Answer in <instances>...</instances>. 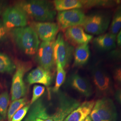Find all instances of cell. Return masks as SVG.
I'll list each match as a JSON object with an SVG mask.
<instances>
[{"label": "cell", "instance_id": "cell-4", "mask_svg": "<svg viewBox=\"0 0 121 121\" xmlns=\"http://www.w3.org/2000/svg\"><path fill=\"white\" fill-rule=\"evenodd\" d=\"M92 78L95 87L96 95L101 98L108 97L113 94L112 79L107 71L99 65H96L92 69Z\"/></svg>", "mask_w": 121, "mask_h": 121}, {"label": "cell", "instance_id": "cell-37", "mask_svg": "<svg viewBox=\"0 0 121 121\" xmlns=\"http://www.w3.org/2000/svg\"><path fill=\"white\" fill-rule=\"evenodd\" d=\"M84 121H92V119H91L90 116H88V117H86V119H85V120Z\"/></svg>", "mask_w": 121, "mask_h": 121}, {"label": "cell", "instance_id": "cell-22", "mask_svg": "<svg viewBox=\"0 0 121 121\" xmlns=\"http://www.w3.org/2000/svg\"><path fill=\"white\" fill-rule=\"evenodd\" d=\"M16 65L6 54L0 52V73L11 74L16 70Z\"/></svg>", "mask_w": 121, "mask_h": 121}, {"label": "cell", "instance_id": "cell-20", "mask_svg": "<svg viewBox=\"0 0 121 121\" xmlns=\"http://www.w3.org/2000/svg\"><path fill=\"white\" fill-rule=\"evenodd\" d=\"M53 4L55 9L59 12L83 8L82 0H55Z\"/></svg>", "mask_w": 121, "mask_h": 121}, {"label": "cell", "instance_id": "cell-29", "mask_svg": "<svg viewBox=\"0 0 121 121\" xmlns=\"http://www.w3.org/2000/svg\"><path fill=\"white\" fill-rule=\"evenodd\" d=\"M108 58L113 61L121 63V48H115L108 54Z\"/></svg>", "mask_w": 121, "mask_h": 121}, {"label": "cell", "instance_id": "cell-15", "mask_svg": "<svg viewBox=\"0 0 121 121\" xmlns=\"http://www.w3.org/2000/svg\"><path fill=\"white\" fill-rule=\"evenodd\" d=\"M116 37L109 32L99 35L93 39V46L99 52L111 51L116 47Z\"/></svg>", "mask_w": 121, "mask_h": 121}, {"label": "cell", "instance_id": "cell-32", "mask_svg": "<svg viewBox=\"0 0 121 121\" xmlns=\"http://www.w3.org/2000/svg\"><path fill=\"white\" fill-rule=\"evenodd\" d=\"M36 121H53V120L50 118V115L47 112L41 116L37 117L36 118Z\"/></svg>", "mask_w": 121, "mask_h": 121}, {"label": "cell", "instance_id": "cell-16", "mask_svg": "<svg viewBox=\"0 0 121 121\" xmlns=\"http://www.w3.org/2000/svg\"><path fill=\"white\" fill-rule=\"evenodd\" d=\"M68 84L73 89L86 97L92 94V89L90 83L85 78L78 73H73L69 77Z\"/></svg>", "mask_w": 121, "mask_h": 121}, {"label": "cell", "instance_id": "cell-7", "mask_svg": "<svg viewBox=\"0 0 121 121\" xmlns=\"http://www.w3.org/2000/svg\"><path fill=\"white\" fill-rule=\"evenodd\" d=\"M58 104L55 112L50 115L53 121H64L81 104L79 101L62 91L57 92Z\"/></svg>", "mask_w": 121, "mask_h": 121}, {"label": "cell", "instance_id": "cell-3", "mask_svg": "<svg viewBox=\"0 0 121 121\" xmlns=\"http://www.w3.org/2000/svg\"><path fill=\"white\" fill-rule=\"evenodd\" d=\"M111 18L110 13L104 11H96L86 16L82 26L86 33L102 35L108 29Z\"/></svg>", "mask_w": 121, "mask_h": 121}, {"label": "cell", "instance_id": "cell-24", "mask_svg": "<svg viewBox=\"0 0 121 121\" xmlns=\"http://www.w3.org/2000/svg\"><path fill=\"white\" fill-rule=\"evenodd\" d=\"M28 104V101L26 97H23L12 101L7 111V121H11L14 114L18 110L23 108Z\"/></svg>", "mask_w": 121, "mask_h": 121}, {"label": "cell", "instance_id": "cell-28", "mask_svg": "<svg viewBox=\"0 0 121 121\" xmlns=\"http://www.w3.org/2000/svg\"><path fill=\"white\" fill-rule=\"evenodd\" d=\"M30 103L26 106L18 110L13 116L11 121H22L26 116L29 109L30 108Z\"/></svg>", "mask_w": 121, "mask_h": 121}, {"label": "cell", "instance_id": "cell-6", "mask_svg": "<svg viewBox=\"0 0 121 121\" xmlns=\"http://www.w3.org/2000/svg\"><path fill=\"white\" fill-rule=\"evenodd\" d=\"M74 51V47L68 43L62 33H59L54 42L53 53L55 62L60 63L64 68L69 65Z\"/></svg>", "mask_w": 121, "mask_h": 121}, {"label": "cell", "instance_id": "cell-26", "mask_svg": "<svg viewBox=\"0 0 121 121\" xmlns=\"http://www.w3.org/2000/svg\"><path fill=\"white\" fill-rule=\"evenodd\" d=\"M9 103V95L7 91L0 94V115L4 120L7 117Z\"/></svg>", "mask_w": 121, "mask_h": 121}, {"label": "cell", "instance_id": "cell-25", "mask_svg": "<svg viewBox=\"0 0 121 121\" xmlns=\"http://www.w3.org/2000/svg\"><path fill=\"white\" fill-rule=\"evenodd\" d=\"M56 82L54 87L52 88V91L54 92L57 93L59 90L61 86L65 82L66 78V71L64 68L59 62H56Z\"/></svg>", "mask_w": 121, "mask_h": 121}, {"label": "cell", "instance_id": "cell-2", "mask_svg": "<svg viewBox=\"0 0 121 121\" xmlns=\"http://www.w3.org/2000/svg\"><path fill=\"white\" fill-rule=\"evenodd\" d=\"M17 46L26 55L33 56L36 53L39 46V37L30 26L17 28L10 31Z\"/></svg>", "mask_w": 121, "mask_h": 121}, {"label": "cell", "instance_id": "cell-13", "mask_svg": "<svg viewBox=\"0 0 121 121\" xmlns=\"http://www.w3.org/2000/svg\"><path fill=\"white\" fill-rule=\"evenodd\" d=\"M64 36L65 40L73 47L88 44L93 38V36L86 33L81 26H74L66 29Z\"/></svg>", "mask_w": 121, "mask_h": 121}, {"label": "cell", "instance_id": "cell-19", "mask_svg": "<svg viewBox=\"0 0 121 121\" xmlns=\"http://www.w3.org/2000/svg\"><path fill=\"white\" fill-rule=\"evenodd\" d=\"M47 112H48L47 109L43 100L39 99L30 105L27 115L23 121H36L37 117L41 116Z\"/></svg>", "mask_w": 121, "mask_h": 121}, {"label": "cell", "instance_id": "cell-12", "mask_svg": "<svg viewBox=\"0 0 121 121\" xmlns=\"http://www.w3.org/2000/svg\"><path fill=\"white\" fill-rule=\"evenodd\" d=\"M93 109L103 121H116V107L113 101L109 97H103L97 100Z\"/></svg>", "mask_w": 121, "mask_h": 121}, {"label": "cell", "instance_id": "cell-36", "mask_svg": "<svg viewBox=\"0 0 121 121\" xmlns=\"http://www.w3.org/2000/svg\"><path fill=\"white\" fill-rule=\"evenodd\" d=\"M4 2L2 1H0V15L3 13L4 11Z\"/></svg>", "mask_w": 121, "mask_h": 121}, {"label": "cell", "instance_id": "cell-11", "mask_svg": "<svg viewBox=\"0 0 121 121\" xmlns=\"http://www.w3.org/2000/svg\"><path fill=\"white\" fill-rule=\"evenodd\" d=\"M31 27L43 42L54 41L59 30L57 23L52 22H33Z\"/></svg>", "mask_w": 121, "mask_h": 121}, {"label": "cell", "instance_id": "cell-9", "mask_svg": "<svg viewBox=\"0 0 121 121\" xmlns=\"http://www.w3.org/2000/svg\"><path fill=\"white\" fill-rule=\"evenodd\" d=\"M86 15L80 9H73L59 12L56 17L59 29L65 30L74 26H81L84 22Z\"/></svg>", "mask_w": 121, "mask_h": 121}, {"label": "cell", "instance_id": "cell-17", "mask_svg": "<svg viewBox=\"0 0 121 121\" xmlns=\"http://www.w3.org/2000/svg\"><path fill=\"white\" fill-rule=\"evenodd\" d=\"M94 100L85 101L71 112L64 121H84L94 108Z\"/></svg>", "mask_w": 121, "mask_h": 121}, {"label": "cell", "instance_id": "cell-34", "mask_svg": "<svg viewBox=\"0 0 121 121\" xmlns=\"http://www.w3.org/2000/svg\"><path fill=\"white\" fill-rule=\"evenodd\" d=\"M115 97L121 104V89H118L115 93Z\"/></svg>", "mask_w": 121, "mask_h": 121}, {"label": "cell", "instance_id": "cell-5", "mask_svg": "<svg viewBox=\"0 0 121 121\" xmlns=\"http://www.w3.org/2000/svg\"><path fill=\"white\" fill-rule=\"evenodd\" d=\"M16 71L13 74L10 89L12 101L23 98L26 95L27 88L23 81L26 72L30 69L31 63L18 61L16 65Z\"/></svg>", "mask_w": 121, "mask_h": 121}, {"label": "cell", "instance_id": "cell-31", "mask_svg": "<svg viewBox=\"0 0 121 121\" xmlns=\"http://www.w3.org/2000/svg\"><path fill=\"white\" fill-rule=\"evenodd\" d=\"M9 32L4 26L2 20L0 19V43L4 42L7 39Z\"/></svg>", "mask_w": 121, "mask_h": 121}, {"label": "cell", "instance_id": "cell-21", "mask_svg": "<svg viewBox=\"0 0 121 121\" xmlns=\"http://www.w3.org/2000/svg\"><path fill=\"white\" fill-rule=\"evenodd\" d=\"M83 8L91 9L92 8H112L121 3L119 0H82Z\"/></svg>", "mask_w": 121, "mask_h": 121}, {"label": "cell", "instance_id": "cell-1", "mask_svg": "<svg viewBox=\"0 0 121 121\" xmlns=\"http://www.w3.org/2000/svg\"><path fill=\"white\" fill-rule=\"evenodd\" d=\"M15 6L22 10L27 17L36 22L52 21L56 15V12L52 5L44 0H20Z\"/></svg>", "mask_w": 121, "mask_h": 121}, {"label": "cell", "instance_id": "cell-27", "mask_svg": "<svg viewBox=\"0 0 121 121\" xmlns=\"http://www.w3.org/2000/svg\"><path fill=\"white\" fill-rule=\"evenodd\" d=\"M45 90V88L44 86L35 85L33 88L32 96L30 102V105L34 103L35 102L39 99L40 96L44 93Z\"/></svg>", "mask_w": 121, "mask_h": 121}, {"label": "cell", "instance_id": "cell-18", "mask_svg": "<svg viewBox=\"0 0 121 121\" xmlns=\"http://www.w3.org/2000/svg\"><path fill=\"white\" fill-rule=\"evenodd\" d=\"M90 51L88 44L78 46L73 52V67L82 66L88 62L90 57Z\"/></svg>", "mask_w": 121, "mask_h": 121}, {"label": "cell", "instance_id": "cell-33", "mask_svg": "<svg viewBox=\"0 0 121 121\" xmlns=\"http://www.w3.org/2000/svg\"><path fill=\"white\" fill-rule=\"evenodd\" d=\"M90 116L92 121H103L100 118L99 116L93 108L91 112Z\"/></svg>", "mask_w": 121, "mask_h": 121}, {"label": "cell", "instance_id": "cell-23", "mask_svg": "<svg viewBox=\"0 0 121 121\" xmlns=\"http://www.w3.org/2000/svg\"><path fill=\"white\" fill-rule=\"evenodd\" d=\"M121 28V5L116 9L112 17L108 32L117 35Z\"/></svg>", "mask_w": 121, "mask_h": 121}, {"label": "cell", "instance_id": "cell-14", "mask_svg": "<svg viewBox=\"0 0 121 121\" xmlns=\"http://www.w3.org/2000/svg\"><path fill=\"white\" fill-rule=\"evenodd\" d=\"M52 78L51 71L39 66L29 73L26 77V80L30 85L38 83L48 87L51 85Z\"/></svg>", "mask_w": 121, "mask_h": 121}, {"label": "cell", "instance_id": "cell-35", "mask_svg": "<svg viewBox=\"0 0 121 121\" xmlns=\"http://www.w3.org/2000/svg\"><path fill=\"white\" fill-rule=\"evenodd\" d=\"M116 42L118 48H121V28L116 37Z\"/></svg>", "mask_w": 121, "mask_h": 121}, {"label": "cell", "instance_id": "cell-38", "mask_svg": "<svg viewBox=\"0 0 121 121\" xmlns=\"http://www.w3.org/2000/svg\"><path fill=\"white\" fill-rule=\"evenodd\" d=\"M0 121H4V120L2 117H1L0 115Z\"/></svg>", "mask_w": 121, "mask_h": 121}, {"label": "cell", "instance_id": "cell-8", "mask_svg": "<svg viewBox=\"0 0 121 121\" xmlns=\"http://www.w3.org/2000/svg\"><path fill=\"white\" fill-rule=\"evenodd\" d=\"M2 20L9 31L15 28L25 27L27 24V17L25 13L15 5L4 9Z\"/></svg>", "mask_w": 121, "mask_h": 121}, {"label": "cell", "instance_id": "cell-30", "mask_svg": "<svg viewBox=\"0 0 121 121\" xmlns=\"http://www.w3.org/2000/svg\"><path fill=\"white\" fill-rule=\"evenodd\" d=\"M112 74L116 85L118 89H121V65L114 68Z\"/></svg>", "mask_w": 121, "mask_h": 121}, {"label": "cell", "instance_id": "cell-10", "mask_svg": "<svg viewBox=\"0 0 121 121\" xmlns=\"http://www.w3.org/2000/svg\"><path fill=\"white\" fill-rule=\"evenodd\" d=\"M54 42H42L36 53V60L39 66L49 71L56 64L53 53Z\"/></svg>", "mask_w": 121, "mask_h": 121}]
</instances>
